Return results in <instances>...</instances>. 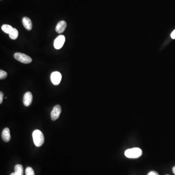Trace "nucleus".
<instances>
[{
  "mask_svg": "<svg viewBox=\"0 0 175 175\" xmlns=\"http://www.w3.org/2000/svg\"><path fill=\"white\" fill-rule=\"evenodd\" d=\"M33 141L34 144L37 147H40L43 145L44 142V137L42 132L39 130H35L33 132Z\"/></svg>",
  "mask_w": 175,
  "mask_h": 175,
  "instance_id": "nucleus-1",
  "label": "nucleus"
},
{
  "mask_svg": "<svg viewBox=\"0 0 175 175\" xmlns=\"http://www.w3.org/2000/svg\"><path fill=\"white\" fill-rule=\"evenodd\" d=\"M142 154V150L138 148H132L125 150V155L128 158H138Z\"/></svg>",
  "mask_w": 175,
  "mask_h": 175,
  "instance_id": "nucleus-2",
  "label": "nucleus"
},
{
  "mask_svg": "<svg viewBox=\"0 0 175 175\" xmlns=\"http://www.w3.org/2000/svg\"><path fill=\"white\" fill-rule=\"evenodd\" d=\"M14 57L16 60L24 64H29L32 62V59L30 56L21 53H16L14 55Z\"/></svg>",
  "mask_w": 175,
  "mask_h": 175,
  "instance_id": "nucleus-3",
  "label": "nucleus"
},
{
  "mask_svg": "<svg viewBox=\"0 0 175 175\" xmlns=\"http://www.w3.org/2000/svg\"><path fill=\"white\" fill-rule=\"evenodd\" d=\"M65 42V37L63 35H59L55 39L54 46L57 50L62 48Z\"/></svg>",
  "mask_w": 175,
  "mask_h": 175,
  "instance_id": "nucleus-4",
  "label": "nucleus"
},
{
  "mask_svg": "<svg viewBox=\"0 0 175 175\" xmlns=\"http://www.w3.org/2000/svg\"><path fill=\"white\" fill-rule=\"evenodd\" d=\"M62 113V108L60 105H57L54 107L51 113V118L52 120L56 121L59 118Z\"/></svg>",
  "mask_w": 175,
  "mask_h": 175,
  "instance_id": "nucleus-5",
  "label": "nucleus"
},
{
  "mask_svg": "<svg viewBox=\"0 0 175 175\" xmlns=\"http://www.w3.org/2000/svg\"><path fill=\"white\" fill-rule=\"evenodd\" d=\"M62 76L59 72H53L51 75V82L54 85H58L62 80Z\"/></svg>",
  "mask_w": 175,
  "mask_h": 175,
  "instance_id": "nucleus-6",
  "label": "nucleus"
},
{
  "mask_svg": "<svg viewBox=\"0 0 175 175\" xmlns=\"http://www.w3.org/2000/svg\"><path fill=\"white\" fill-rule=\"evenodd\" d=\"M33 100V96L31 92H26L23 97V103L26 107L30 106Z\"/></svg>",
  "mask_w": 175,
  "mask_h": 175,
  "instance_id": "nucleus-7",
  "label": "nucleus"
},
{
  "mask_svg": "<svg viewBox=\"0 0 175 175\" xmlns=\"http://www.w3.org/2000/svg\"><path fill=\"white\" fill-rule=\"evenodd\" d=\"M66 27H67V23L65 21H60L56 25V31L57 33L61 34L65 30Z\"/></svg>",
  "mask_w": 175,
  "mask_h": 175,
  "instance_id": "nucleus-8",
  "label": "nucleus"
},
{
  "mask_svg": "<svg viewBox=\"0 0 175 175\" xmlns=\"http://www.w3.org/2000/svg\"><path fill=\"white\" fill-rule=\"evenodd\" d=\"M22 24L24 25V27L28 31H30L32 29V22L31 20L28 17H24L22 20Z\"/></svg>",
  "mask_w": 175,
  "mask_h": 175,
  "instance_id": "nucleus-9",
  "label": "nucleus"
},
{
  "mask_svg": "<svg viewBox=\"0 0 175 175\" xmlns=\"http://www.w3.org/2000/svg\"><path fill=\"white\" fill-rule=\"evenodd\" d=\"M1 138L5 142H8L11 139L10 132L8 128H5L3 129L1 133Z\"/></svg>",
  "mask_w": 175,
  "mask_h": 175,
  "instance_id": "nucleus-10",
  "label": "nucleus"
},
{
  "mask_svg": "<svg viewBox=\"0 0 175 175\" xmlns=\"http://www.w3.org/2000/svg\"><path fill=\"white\" fill-rule=\"evenodd\" d=\"M15 174L16 175H23L24 168L21 165H17L15 166Z\"/></svg>",
  "mask_w": 175,
  "mask_h": 175,
  "instance_id": "nucleus-11",
  "label": "nucleus"
},
{
  "mask_svg": "<svg viewBox=\"0 0 175 175\" xmlns=\"http://www.w3.org/2000/svg\"><path fill=\"white\" fill-rule=\"evenodd\" d=\"M1 30L4 32V33L9 34L13 31L14 28L12 26L8 24H4L1 26Z\"/></svg>",
  "mask_w": 175,
  "mask_h": 175,
  "instance_id": "nucleus-12",
  "label": "nucleus"
},
{
  "mask_svg": "<svg viewBox=\"0 0 175 175\" xmlns=\"http://www.w3.org/2000/svg\"><path fill=\"white\" fill-rule=\"evenodd\" d=\"M19 36V32L16 28H14L13 31L9 34V38L11 39L15 40L17 39Z\"/></svg>",
  "mask_w": 175,
  "mask_h": 175,
  "instance_id": "nucleus-13",
  "label": "nucleus"
},
{
  "mask_svg": "<svg viewBox=\"0 0 175 175\" xmlns=\"http://www.w3.org/2000/svg\"><path fill=\"white\" fill-rule=\"evenodd\" d=\"M25 175H35L34 170L31 167H27L25 169Z\"/></svg>",
  "mask_w": 175,
  "mask_h": 175,
  "instance_id": "nucleus-14",
  "label": "nucleus"
},
{
  "mask_svg": "<svg viewBox=\"0 0 175 175\" xmlns=\"http://www.w3.org/2000/svg\"><path fill=\"white\" fill-rule=\"evenodd\" d=\"M7 76V73L5 71H3L2 70H0V79H6Z\"/></svg>",
  "mask_w": 175,
  "mask_h": 175,
  "instance_id": "nucleus-15",
  "label": "nucleus"
},
{
  "mask_svg": "<svg viewBox=\"0 0 175 175\" xmlns=\"http://www.w3.org/2000/svg\"><path fill=\"white\" fill-rule=\"evenodd\" d=\"M3 98H4V94L2 92H0V104H1L3 102Z\"/></svg>",
  "mask_w": 175,
  "mask_h": 175,
  "instance_id": "nucleus-16",
  "label": "nucleus"
},
{
  "mask_svg": "<svg viewBox=\"0 0 175 175\" xmlns=\"http://www.w3.org/2000/svg\"><path fill=\"white\" fill-rule=\"evenodd\" d=\"M148 175H159L158 173L155 171H151L148 174Z\"/></svg>",
  "mask_w": 175,
  "mask_h": 175,
  "instance_id": "nucleus-17",
  "label": "nucleus"
},
{
  "mask_svg": "<svg viewBox=\"0 0 175 175\" xmlns=\"http://www.w3.org/2000/svg\"><path fill=\"white\" fill-rule=\"evenodd\" d=\"M171 37L173 39H175V30H174L172 32V33H171Z\"/></svg>",
  "mask_w": 175,
  "mask_h": 175,
  "instance_id": "nucleus-18",
  "label": "nucleus"
},
{
  "mask_svg": "<svg viewBox=\"0 0 175 175\" xmlns=\"http://www.w3.org/2000/svg\"><path fill=\"white\" fill-rule=\"evenodd\" d=\"M173 173H174V174H175V166H174V167H173Z\"/></svg>",
  "mask_w": 175,
  "mask_h": 175,
  "instance_id": "nucleus-19",
  "label": "nucleus"
},
{
  "mask_svg": "<svg viewBox=\"0 0 175 175\" xmlns=\"http://www.w3.org/2000/svg\"><path fill=\"white\" fill-rule=\"evenodd\" d=\"M10 175H16V174H15V173H12Z\"/></svg>",
  "mask_w": 175,
  "mask_h": 175,
  "instance_id": "nucleus-20",
  "label": "nucleus"
},
{
  "mask_svg": "<svg viewBox=\"0 0 175 175\" xmlns=\"http://www.w3.org/2000/svg\"></svg>",
  "mask_w": 175,
  "mask_h": 175,
  "instance_id": "nucleus-21",
  "label": "nucleus"
}]
</instances>
